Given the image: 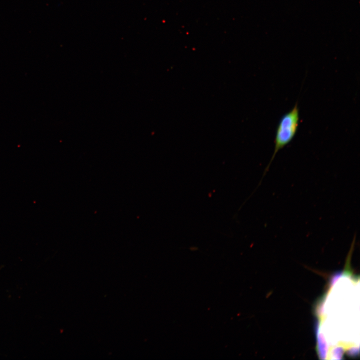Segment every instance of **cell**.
Segmentation results:
<instances>
[{
	"mask_svg": "<svg viewBox=\"0 0 360 360\" xmlns=\"http://www.w3.org/2000/svg\"><path fill=\"white\" fill-rule=\"evenodd\" d=\"M299 121V109L296 102L291 110L282 116L278 122L274 138V151L264 170L260 184L268 172L278 152L288 145L294 138L298 130Z\"/></svg>",
	"mask_w": 360,
	"mask_h": 360,
	"instance_id": "cell-1",
	"label": "cell"
}]
</instances>
